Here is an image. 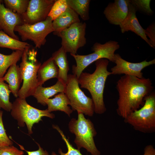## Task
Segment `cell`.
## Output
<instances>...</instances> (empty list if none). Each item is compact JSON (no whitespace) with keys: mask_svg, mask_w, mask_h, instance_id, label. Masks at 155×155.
<instances>
[{"mask_svg":"<svg viewBox=\"0 0 155 155\" xmlns=\"http://www.w3.org/2000/svg\"><path fill=\"white\" fill-rule=\"evenodd\" d=\"M65 86L58 80L55 84L49 87H44L38 86L32 96L36 99L38 103L46 106V100L58 93L65 92Z\"/></svg>","mask_w":155,"mask_h":155,"instance_id":"obj_18","label":"cell"},{"mask_svg":"<svg viewBox=\"0 0 155 155\" xmlns=\"http://www.w3.org/2000/svg\"><path fill=\"white\" fill-rule=\"evenodd\" d=\"M53 21L48 17L44 20L33 24H23L17 26L14 31L18 32L22 40H31L36 48H39L45 44L47 36L54 31Z\"/></svg>","mask_w":155,"mask_h":155,"instance_id":"obj_9","label":"cell"},{"mask_svg":"<svg viewBox=\"0 0 155 155\" xmlns=\"http://www.w3.org/2000/svg\"><path fill=\"white\" fill-rule=\"evenodd\" d=\"M78 114L77 119L72 118L68 124L69 131L75 135L74 142L77 149L84 148L92 155H100L94 141L97 132L94 124L89 119H86L83 113Z\"/></svg>","mask_w":155,"mask_h":155,"instance_id":"obj_4","label":"cell"},{"mask_svg":"<svg viewBox=\"0 0 155 155\" xmlns=\"http://www.w3.org/2000/svg\"><path fill=\"white\" fill-rule=\"evenodd\" d=\"M143 155H155V149L152 145H148L145 146Z\"/></svg>","mask_w":155,"mask_h":155,"instance_id":"obj_34","label":"cell"},{"mask_svg":"<svg viewBox=\"0 0 155 155\" xmlns=\"http://www.w3.org/2000/svg\"><path fill=\"white\" fill-rule=\"evenodd\" d=\"M11 93L9 86L5 83L2 78H0V109L11 111L12 103L9 101V95Z\"/></svg>","mask_w":155,"mask_h":155,"instance_id":"obj_25","label":"cell"},{"mask_svg":"<svg viewBox=\"0 0 155 155\" xmlns=\"http://www.w3.org/2000/svg\"><path fill=\"white\" fill-rule=\"evenodd\" d=\"M2 79L8 84L9 90L14 96L18 97L20 87L23 81L19 66L16 64L11 65Z\"/></svg>","mask_w":155,"mask_h":155,"instance_id":"obj_17","label":"cell"},{"mask_svg":"<svg viewBox=\"0 0 155 155\" xmlns=\"http://www.w3.org/2000/svg\"><path fill=\"white\" fill-rule=\"evenodd\" d=\"M55 0H30L26 11L21 16L23 24H33L45 20Z\"/></svg>","mask_w":155,"mask_h":155,"instance_id":"obj_11","label":"cell"},{"mask_svg":"<svg viewBox=\"0 0 155 155\" xmlns=\"http://www.w3.org/2000/svg\"><path fill=\"white\" fill-rule=\"evenodd\" d=\"M24 152L11 145L0 148V155H23Z\"/></svg>","mask_w":155,"mask_h":155,"instance_id":"obj_31","label":"cell"},{"mask_svg":"<svg viewBox=\"0 0 155 155\" xmlns=\"http://www.w3.org/2000/svg\"><path fill=\"white\" fill-rule=\"evenodd\" d=\"M116 65L111 69V75H121L134 76L140 78H143L142 71L145 67L155 63V59L147 61L146 60L139 63H132L123 59L120 55L115 53L114 62Z\"/></svg>","mask_w":155,"mask_h":155,"instance_id":"obj_12","label":"cell"},{"mask_svg":"<svg viewBox=\"0 0 155 155\" xmlns=\"http://www.w3.org/2000/svg\"><path fill=\"white\" fill-rule=\"evenodd\" d=\"M68 7L66 0H55L48 17L53 21L63 14Z\"/></svg>","mask_w":155,"mask_h":155,"instance_id":"obj_28","label":"cell"},{"mask_svg":"<svg viewBox=\"0 0 155 155\" xmlns=\"http://www.w3.org/2000/svg\"><path fill=\"white\" fill-rule=\"evenodd\" d=\"M30 0H4L5 7L21 16L26 11Z\"/></svg>","mask_w":155,"mask_h":155,"instance_id":"obj_26","label":"cell"},{"mask_svg":"<svg viewBox=\"0 0 155 155\" xmlns=\"http://www.w3.org/2000/svg\"><path fill=\"white\" fill-rule=\"evenodd\" d=\"M51 57L58 68V80L66 86L67 80L68 73L69 70L67 53L61 46L52 54Z\"/></svg>","mask_w":155,"mask_h":155,"instance_id":"obj_19","label":"cell"},{"mask_svg":"<svg viewBox=\"0 0 155 155\" xmlns=\"http://www.w3.org/2000/svg\"><path fill=\"white\" fill-rule=\"evenodd\" d=\"M137 10L129 0L128 14L123 21L119 25L122 33L128 31L134 32L144 40L151 47L149 39L145 32V29L140 24L136 16Z\"/></svg>","mask_w":155,"mask_h":155,"instance_id":"obj_15","label":"cell"},{"mask_svg":"<svg viewBox=\"0 0 155 155\" xmlns=\"http://www.w3.org/2000/svg\"><path fill=\"white\" fill-rule=\"evenodd\" d=\"M80 22V20L79 16L68 7L63 14L53 21V34L57 36L72 24Z\"/></svg>","mask_w":155,"mask_h":155,"instance_id":"obj_16","label":"cell"},{"mask_svg":"<svg viewBox=\"0 0 155 155\" xmlns=\"http://www.w3.org/2000/svg\"><path fill=\"white\" fill-rule=\"evenodd\" d=\"M0 0V30H2L10 37L19 40L14 33L16 26L23 24L21 16L7 8Z\"/></svg>","mask_w":155,"mask_h":155,"instance_id":"obj_13","label":"cell"},{"mask_svg":"<svg viewBox=\"0 0 155 155\" xmlns=\"http://www.w3.org/2000/svg\"><path fill=\"white\" fill-rule=\"evenodd\" d=\"M145 33L149 39V42L152 47H155V24L154 22L150 24L146 29Z\"/></svg>","mask_w":155,"mask_h":155,"instance_id":"obj_32","label":"cell"},{"mask_svg":"<svg viewBox=\"0 0 155 155\" xmlns=\"http://www.w3.org/2000/svg\"><path fill=\"white\" fill-rule=\"evenodd\" d=\"M58 67L51 57L44 61L39 68L37 74L38 86H41L46 81L52 78H57Z\"/></svg>","mask_w":155,"mask_h":155,"instance_id":"obj_20","label":"cell"},{"mask_svg":"<svg viewBox=\"0 0 155 155\" xmlns=\"http://www.w3.org/2000/svg\"><path fill=\"white\" fill-rule=\"evenodd\" d=\"M67 5L83 20H88L90 0H66Z\"/></svg>","mask_w":155,"mask_h":155,"instance_id":"obj_23","label":"cell"},{"mask_svg":"<svg viewBox=\"0 0 155 155\" xmlns=\"http://www.w3.org/2000/svg\"><path fill=\"white\" fill-rule=\"evenodd\" d=\"M108 60L101 59L95 61L96 68L92 73L82 72L78 79L80 87L87 90L90 94L94 107V113L102 114L106 111L103 93L108 76L111 75L108 71Z\"/></svg>","mask_w":155,"mask_h":155,"instance_id":"obj_2","label":"cell"},{"mask_svg":"<svg viewBox=\"0 0 155 155\" xmlns=\"http://www.w3.org/2000/svg\"><path fill=\"white\" fill-rule=\"evenodd\" d=\"M47 105V110L50 113L55 111L64 112L70 117L73 111L70 107L69 99L64 92H61L56 95L54 98H49L45 101Z\"/></svg>","mask_w":155,"mask_h":155,"instance_id":"obj_21","label":"cell"},{"mask_svg":"<svg viewBox=\"0 0 155 155\" xmlns=\"http://www.w3.org/2000/svg\"><path fill=\"white\" fill-rule=\"evenodd\" d=\"M119 48L118 42L109 40L104 44L95 42L92 47L93 52L91 53L85 55L70 54L76 63V65L72 67L73 74L78 79L86 67L100 59H106L114 63L115 52Z\"/></svg>","mask_w":155,"mask_h":155,"instance_id":"obj_6","label":"cell"},{"mask_svg":"<svg viewBox=\"0 0 155 155\" xmlns=\"http://www.w3.org/2000/svg\"><path fill=\"white\" fill-rule=\"evenodd\" d=\"M86 27L85 22L76 23L57 34L61 38V46L67 53L76 54L78 49L86 44Z\"/></svg>","mask_w":155,"mask_h":155,"instance_id":"obj_10","label":"cell"},{"mask_svg":"<svg viewBox=\"0 0 155 155\" xmlns=\"http://www.w3.org/2000/svg\"><path fill=\"white\" fill-rule=\"evenodd\" d=\"M30 44L28 43L14 39L2 30H0V47L16 51H23Z\"/></svg>","mask_w":155,"mask_h":155,"instance_id":"obj_22","label":"cell"},{"mask_svg":"<svg viewBox=\"0 0 155 155\" xmlns=\"http://www.w3.org/2000/svg\"><path fill=\"white\" fill-rule=\"evenodd\" d=\"M36 143L38 147V150L34 151H27L22 148L20 145H19V146L22 149L24 150L27 152L28 155H50L48 152L44 150L39 144L36 142Z\"/></svg>","mask_w":155,"mask_h":155,"instance_id":"obj_33","label":"cell"},{"mask_svg":"<svg viewBox=\"0 0 155 155\" xmlns=\"http://www.w3.org/2000/svg\"><path fill=\"white\" fill-rule=\"evenodd\" d=\"M130 2L134 6L137 11L151 16L153 13L150 7V0H130Z\"/></svg>","mask_w":155,"mask_h":155,"instance_id":"obj_29","label":"cell"},{"mask_svg":"<svg viewBox=\"0 0 155 155\" xmlns=\"http://www.w3.org/2000/svg\"><path fill=\"white\" fill-rule=\"evenodd\" d=\"M37 51L27 46L23 51L19 68L23 78L22 85L19 92V98L26 99L33 96L38 86L37 72L41 63L37 59Z\"/></svg>","mask_w":155,"mask_h":155,"instance_id":"obj_3","label":"cell"},{"mask_svg":"<svg viewBox=\"0 0 155 155\" xmlns=\"http://www.w3.org/2000/svg\"><path fill=\"white\" fill-rule=\"evenodd\" d=\"M116 87L119 95L117 112L123 119L142 106L144 98L153 90L150 79L126 75L118 80Z\"/></svg>","mask_w":155,"mask_h":155,"instance_id":"obj_1","label":"cell"},{"mask_svg":"<svg viewBox=\"0 0 155 155\" xmlns=\"http://www.w3.org/2000/svg\"><path fill=\"white\" fill-rule=\"evenodd\" d=\"M53 129H56L60 135L62 140L65 143L67 150L65 153L63 152L61 149L59 148L58 150L59 154H56L55 152H52L51 155H83L80 152V150L75 148L69 142V138H67L64 134L62 131L57 125H53Z\"/></svg>","mask_w":155,"mask_h":155,"instance_id":"obj_27","label":"cell"},{"mask_svg":"<svg viewBox=\"0 0 155 155\" xmlns=\"http://www.w3.org/2000/svg\"><path fill=\"white\" fill-rule=\"evenodd\" d=\"M69 99L71 109L78 112L92 117L94 107L92 98L87 96L80 88L78 78L74 74H68L65 92Z\"/></svg>","mask_w":155,"mask_h":155,"instance_id":"obj_8","label":"cell"},{"mask_svg":"<svg viewBox=\"0 0 155 155\" xmlns=\"http://www.w3.org/2000/svg\"><path fill=\"white\" fill-rule=\"evenodd\" d=\"M129 0H115L109 3L103 13L109 22L119 25L126 17L129 11Z\"/></svg>","mask_w":155,"mask_h":155,"instance_id":"obj_14","label":"cell"},{"mask_svg":"<svg viewBox=\"0 0 155 155\" xmlns=\"http://www.w3.org/2000/svg\"><path fill=\"white\" fill-rule=\"evenodd\" d=\"M140 109L132 112L124 119L125 123L137 131L144 133L155 132V93L153 91L144 98Z\"/></svg>","mask_w":155,"mask_h":155,"instance_id":"obj_5","label":"cell"},{"mask_svg":"<svg viewBox=\"0 0 155 155\" xmlns=\"http://www.w3.org/2000/svg\"><path fill=\"white\" fill-rule=\"evenodd\" d=\"M23 51H16L9 55L0 53V78L4 76L7 69L14 64H16L21 58Z\"/></svg>","mask_w":155,"mask_h":155,"instance_id":"obj_24","label":"cell"},{"mask_svg":"<svg viewBox=\"0 0 155 155\" xmlns=\"http://www.w3.org/2000/svg\"><path fill=\"white\" fill-rule=\"evenodd\" d=\"M11 112V116L17 121L19 126L23 127L25 124L26 125L30 134L33 133V125L42 121V117L51 119L55 117V115L49 112L47 109L41 110L36 108L28 104L26 99L19 97L16 98L12 103Z\"/></svg>","mask_w":155,"mask_h":155,"instance_id":"obj_7","label":"cell"},{"mask_svg":"<svg viewBox=\"0 0 155 155\" xmlns=\"http://www.w3.org/2000/svg\"><path fill=\"white\" fill-rule=\"evenodd\" d=\"M3 112L0 110V148L12 145L13 142L6 134L2 120Z\"/></svg>","mask_w":155,"mask_h":155,"instance_id":"obj_30","label":"cell"}]
</instances>
